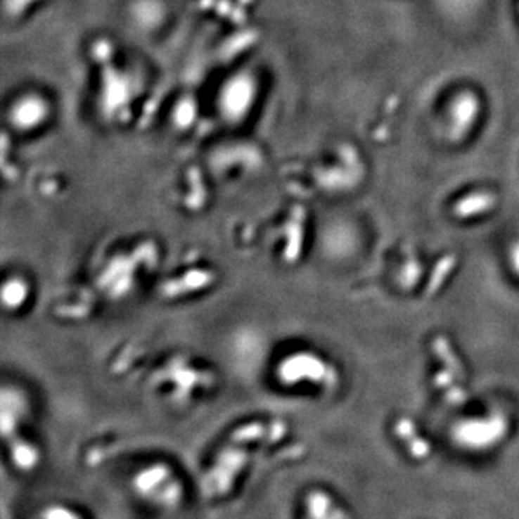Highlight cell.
<instances>
[{
  "mask_svg": "<svg viewBox=\"0 0 519 519\" xmlns=\"http://www.w3.org/2000/svg\"><path fill=\"white\" fill-rule=\"evenodd\" d=\"M480 114V100L473 91L460 93L450 107V137L454 141L463 140L472 130Z\"/></svg>",
  "mask_w": 519,
  "mask_h": 519,
  "instance_id": "obj_1",
  "label": "cell"
},
{
  "mask_svg": "<svg viewBox=\"0 0 519 519\" xmlns=\"http://www.w3.org/2000/svg\"><path fill=\"white\" fill-rule=\"evenodd\" d=\"M496 204V198L492 193L478 192L468 195L456 205V214L460 217H470L480 212H485Z\"/></svg>",
  "mask_w": 519,
  "mask_h": 519,
  "instance_id": "obj_2",
  "label": "cell"
},
{
  "mask_svg": "<svg viewBox=\"0 0 519 519\" xmlns=\"http://www.w3.org/2000/svg\"><path fill=\"white\" fill-rule=\"evenodd\" d=\"M432 346H435V351L437 355H440L442 361L447 365L449 371L451 372L453 377H457V378H463L465 377V372H463V366L460 365L457 357L454 355L453 350L450 348V345L447 342L446 338L443 336H439L435 339V343H432Z\"/></svg>",
  "mask_w": 519,
  "mask_h": 519,
  "instance_id": "obj_3",
  "label": "cell"
},
{
  "mask_svg": "<svg viewBox=\"0 0 519 519\" xmlns=\"http://www.w3.org/2000/svg\"><path fill=\"white\" fill-rule=\"evenodd\" d=\"M454 257L453 255H447L444 257L440 264H437V269L435 270V273H432V277L427 286V292L425 295L427 296H432L436 295V292L439 290V287L443 284V281L446 280V276L451 271V269L454 267Z\"/></svg>",
  "mask_w": 519,
  "mask_h": 519,
  "instance_id": "obj_4",
  "label": "cell"
},
{
  "mask_svg": "<svg viewBox=\"0 0 519 519\" xmlns=\"http://www.w3.org/2000/svg\"><path fill=\"white\" fill-rule=\"evenodd\" d=\"M436 385L440 387L442 390L446 391L447 398L453 402V404H461L466 401V394L459 390L454 384H453V375L447 373V372H440L436 377Z\"/></svg>",
  "mask_w": 519,
  "mask_h": 519,
  "instance_id": "obj_5",
  "label": "cell"
},
{
  "mask_svg": "<svg viewBox=\"0 0 519 519\" xmlns=\"http://www.w3.org/2000/svg\"><path fill=\"white\" fill-rule=\"evenodd\" d=\"M39 519H81V518L72 509L67 506L56 505V506H48L46 509H44Z\"/></svg>",
  "mask_w": 519,
  "mask_h": 519,
  "instance_id": "obj_6",
  "label": "cell"
}]
</instances>
